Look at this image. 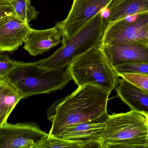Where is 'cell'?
<instances>
[{"label": "cell", "mask_w": 148, "mask_h": 148, "mask_svg": "<svg viewBox=\"0 0 148 148\" xmlns=\"http://www.w3.org/2000/svg\"><path fill=\"white\" fill-rule=\"evenodd\" d=\"M110 94L96 86L84 84L56 101L47 111L48 119L52 123L49 136H57L69 126L100 116L107 111Z\"/></svg>", "instance_id": "1"}, {"label": "cell", "mask_w": 148, "mask_h": 148, "mask_svg": "<svg viewBox=\"0 0 148 148\" xmlns=\"http://www.w3.org/2000/svg\"><path fill=\"white\" fill-rule=\"evenodd\" d=\"M4 80L23 98L62 89L72 80L66 68L47 70L36 62L19 61Z\"/></svg>", "instance_id": "2"}, {"label": "cell", "mask_w": 148, "mask_h": 148, "mask_svg": "<svg viewBox=\"0 0 148 148\" xmlns=\"http://www.w3.org/2000/svg\"><path fill=\"white\" fill-rule=\"evenodd\" d=\"M101 148H148V123L142 114L131 110L109 115Z\"/></svg>", "instance_id": "3"}, {"label": "cell", "mask_w": 148, "mask_h": 148, "mask_svg": "<svg viewBox=\"0 0 148 148\" xmlns=\"http://www.w3.org/2000/svg\"><path fill=\"white\" fill-rule=\"evenodd\" d=\"M106 28L101 12L94 17L75 34L62 41V46L52 55L38 61L44 70L63 68L75 59L94 48L101 47L103 34Z\"/></svg>", "instance_id": "4"}, {"label": "cell", "mask_w": 148, "mask_h": 148, "mask_svg": "<svg viewBox=\"0 0 148 148\" xmlns=\"http://www.w3.org/2000/svg\"><path fill=\"white\" fill-rule=\"evenodd\" d=\"M66 67L78 87L89 84L111 93L118 85L119 76L109 63L101 47L90 50Z\"/></svg>", "instance_id": "5"}, {"label": "cell", "mask_w": 148, "mask_h": 148, "mask_svg": "<svg viewBox=\"0 0 148 148\" xmlns=\"http://www.w3.org/2000/svg\"><path fill=\"white\" fill-rule=\"evenodd\" d=\"M148 12L110 23L103 34L101 46L139 41L148 43Z\"/></svg>", "instance_id": "6"}, {"label": "cell", "mask_w": 148, "mask_h": 148, "mask_svg": "<svg viewBox=\"0 0 148 148\" xmlns=\"http://www.w3.org/2000/svg\"><path fill=\"white\" fill-rule=\"evenodd\" d=\"M48 136L33 123H7L0 127V148H40Z\"/></svg>", "instance_id": "7"}, {"label": "cell", "mask_w": 148, "mask_h": 148, "mask_svg": "<svg viewBox=\"0 0 148 148\" xmlns=\"http://www.w3.org/2000/svg\"><path fill=\"white\" fill-rule=\"evenodd\" d=\"M112 0H73L66 18L56 22L55 27L60 32L62 41L75 34L94 17L106 8Z\"/></svg>", "instance_id": "8"}, {"label": "cell", "mask_w": 148, "mask_h": 148, "mask_svg": "<svg viewBox=\"0 0 148 148\" xmlns=\"http://www.w3.org/2000/svg\"><path fill=\"white\" fill-rule=\"evenodd\" d=\"M108 117L106 111L95 119L69 126L54 137L101 148V139Z\"/></svg>", "instance_id": "9"}, {"label": "cell", "mask_w": 148, "mask_h": 148, "mask_svg": "<svg viewBox=\"0 0 148 148\" xmlns=\"http://www.w3.org/2000/svg\"><path fill=\"white\" fill-rule=\"evenodd\" d=\"M113 69L130 63H148V43L139 41L101 46Z\"/></svg>", "instance_id": "10"}, {"label": "cell", "mask_w": 148, "mask_h": 148, "mask_svg": "<svg viewBox=\"0 0 148 148\" xmlns=\"http://www.w3.org/2000/svg\"><path fill=\"white\" fill-rule=\"evenodd\" d=\"M32 30L28 23L12 15L0 21V52H13L24 43Z\"/></svg>", "instance_id": "11"}, {"label": "cell", "mask_w": 148, "mask_h": 148, "mask_svg": "<svg viewBox=\"0 0 148 148\" xmlns=\"http://www.w3.org/2000/svg\"><path fill=\"white\" fill-rule=\"evenodd\" d=\"M60 32L55 26L43 30L32 29L24 42L23 48L32 56L42 54L62 42Z\"/></svg>", "instance_id": "12"}, {"label": "cell", "mask_w": 148, "mask_h": 148, "mask_svg": "<svg viewBox=\"0 0 148 148\" xmlns=\"http://www.w3.org/2000/svg\"><path fill=\"white\" fill-rule=\"evenodd\" d=\"M117 96L131 110L148 114V93L139 87L122 78L116 88Z\"/></svg>", "instance_id": "13"}, {"label": "cell", "mask_w": 148, "mask_h": 148, "mask_svg": "<svg viewBox=\"0 0 148 148\" xmlns=\"http://www.w3.org/2000/svg\"><path fill=\"white\" fill-rule=\"evenodd\" d=\"M106 8L108 15L105 25L139 14L148 12V0H112Z\"/></svg>", "instance_id": "14"}, {"label": "cell", "mask_w": 148, "mask_h": 148, "mask_svg": "<svg viewBox=\"0 0 148 148\" xmlns=\"http://www.w3.org/2000/svg\"><path fill=\"white\" fill-rule=\"evenodd\" d=\"M22 99L10 83L4 79L0 80V127L7 123L9 116Z\"/></svg>", "instance_id": "15"}, {"label": "cell", "mask_w": 148, "mask_h": 148, "mask_svg": "<svg viewBox=\"0 0 148 148\" xmlns=\"http://www.w3.org/2000/svg\"><path fill=\"white\" fill-rule=\"evenodd\" d=\"M16 16L27 23L36 20L39 12L31 4V0H9Z\"/></svg>", "instance_id": "16"}, {"label": "cell", "mask_w": 148, "mask_h": 148, "mask_svg": "<svg viewBox=\"0 0 148 148\" xmlns=\"http://www.w3.org/2000/svg\"><path fill=\"white\" fill-rule=\"evenodd\" d=\"M92 148L90 144L64 140L49 136L40 148Z\"/></svg>", "instance_id": "17"}, {"label": "cell", "mask_w": 148, "mask_h": 148, "mask_svg": "<svg viewBox=\"0 0 148 148\" xmlns=\"http://www.w3.org/2000/svg\"><path fill=\"white\" fill-rule=\"evenodd\" d=\"M113 69L118 75L136 74L148 76V63H130L117 66Z\"/></svg>", "instance_id": "18"}, {"label": "cell", "mask_w": 148, "mask_h": 148, "mask_svg": "<svg viewBox=\"0 0 148 148\" xmlns=\"http://www.w3.org/2000/svg\"><path fill=\"white\" fill-rule=\"evenodd\" d=\"M119 76L132 83L148 93V76L136 74H123Z\"/></svg>", "instance_id": "19"}, {"label": "cell", "mask_w": 148, "mask_h": 148, "mask_svg": "<svg viewBox=\"0 0 148 148\" xmlns=\"http://www.w3.org/2000/svg\"><path fill=\"white\" fill-rule=\"evenodd\" d=\"M19 62L11 60L7 55L0 54V80L4 79Z\"/></svg>", "instance_id": "20"}, {"label": "cell", "mask_w": 148, "mask_h": 148, "mask_svg": "<svg viewBox=\"0 0 148 148\" xmlns=\"http://www.w3.org/2000/svg\"><path fill=\"white\" fill-rule=\"evenodd\" d=\"M16 13L9 0H0V21Z\"/></svg>", "instance_id": "21"}, {"label": "cell", "mask_w": 148, "mask_h": 148, "mask_svg": "<svg viewBox=\"0 0 148 148\" xmlns=\"http://www.w3.org/2000/svg\"><path fill=\"white\" fill-rule=\"evenodd\" d=\"M143 115L144 116H145V117H146V119H147V122L148 123V114H143Z\"/></svg>", "instance_id": "22"}, {"label": "cell", "mask_w": 148, "mask_h": 148, "mask_svg": "<svg viewBox=\"0 0 148 148\" xmlns=\"http://www.w3.org/2000/svg\"><path fill=\"white\" fill-rule=\"evenodd\" d=\"M147 34L148 35V22L147 23Z\"/></svg>", "instance_id": "23"}]
</instances>
